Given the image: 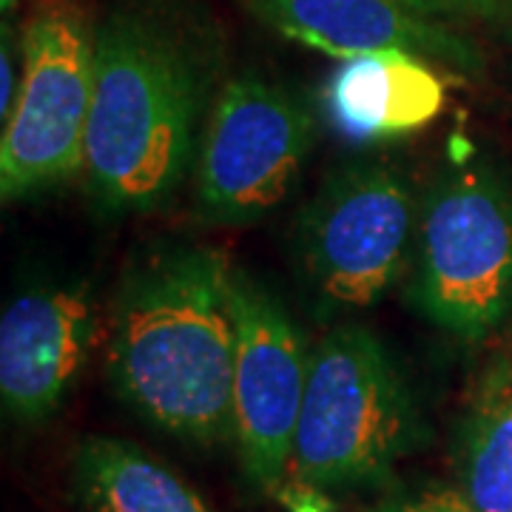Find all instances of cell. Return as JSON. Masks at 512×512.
Returning <instances> with one entry per match:
<instances>
[{"mask_svg": "<svg viewBox=\"0 0 512 512\" xmlns=\"http://www.w3.org/2000/svg\"><path fill=\"white\" fill-rule=\"evenodd\" d=\"M234 271L220 248L171 245L137 259L117 288L109 382L165 436L234 441Z\"/></svg>", "mask_w": 512, "mask_h": 512, "instance_id": "6da1fadb", "label": "cell"}, {"mask_svg": "<svg viewBox=\"0 0 512 512\" xmlns=\"http://www.w3.org/2000/svg\"><path fill=\"white\" fill-rule=\"evenodd\" d=\"M208 100L205 57L180 26L117 9L94 32L86 183L109 211H151L183 183Z\"/></svg>", "mask_w": 512, "mask_h": 512, "instance_id": "7a4b0ae2", "label": "cell"}, {"mask_svg": "<svg viewBox=\"0 0 512 512\" xmlns=\"http://www.w3.org/2000/svg\"><path fill=\"white\" fill-rule=\"evenodd\" d=\"M421 441L413 390L382 339L362 325L325 333L311 350L293 481L316 490L379 487Z\"/></svg>", "mask_w": 512, "mask_h": 512, "instance_id": "3957f363", "label": "cell"}, {"mask_svg": "<svg viewBox=\"0 0 512 512\" xmlns=\"http://www.w3.org/2000/svg\"><path fill=\"white\" fill-rule=\"evenodd\" d=\"M407 296L436 328L481 342L512 311V191L487 165H458L419 202Z\"/></svg>", "mask_w": 512, "mask_h": 512, "instance_id": "277c9868", "label": "cell"}, {"mask_svg": "<svg viewBox=\"0 0 512 512\" xmlns=\"http://www.w3.org/2000/svg\"><path fill=\"white\" fill-rule=\"evenodd\" d=\"M419 200L387 160L339 165L316 188L293 228V259L319 316L382 302L410 268Z\"/></svg>", "mask_w": 512, "mask_h": 512, "instance_id": "5b68a950", "label": "cell"}, {"mask_svg": "<svg viewBox=\"0 0 512 512\" xmlns=\"http://www.w3.org/2000/svg\"><path fill=\"white\" fill-rule=\"evenodd\" d=\"M311 109L271 80L242 74L217 94L197 146V205L211 222L251 225L293 194L316 146Z\"/></svg>", "mask_w": 512, "mask_h": 512, "instance_id": "8992f818", "label": "cell"}, {"mask_svg": "<svg viewBox=\"0 0 512 512\" xmlns=\"http://www.w3.org/2000/svg\"><path fill=\"white\" fill-rule=\"evenodd\" d=\"M20 43L23 80L0 137L3 202L35 197L86 171L94 103V32L86 20L40 15Z\"/></svg>", "mask_w": 512, "mask_h": 512, "instance_id": "52a82bcc", "label": "cell"}, {"mask_svg": "<svg viewBox=\"0 0 512 512\" xmlns=\"http://www.w3.org/2000/svg\"><path fill=\"white\" fill-rule=\"evenodd\" d=\"M234 444L245 478L279 493L291 476L311 350L285 305L245 271H234Z\"/></svg>", "mask_w": 512, "mask_h": 512, "instance_id": "ba28073f", "label": "cell"}, {"mask_svg": "<svg viewBox=\"0 0 512 512\" xmlns=\"http://www.w3.org/2000/svg\"><path fill=\"white\" fill-rule=\"evenodd\" d=\"M97 339L86 285L18 293L0 319V402L20 424H43L66 402Z\"/></svg>", "mask_w": 512, "mask_h": 512, "instance_id": "9c48e42d", "label": "cell"}, {"mask_svg": "<svg viewBox=\"0 0 512 512\" xmlns=\"http://www.w3.org/2000/svg\"><path fill=\"white\" fill-rule=\"evenodd\" d=\"M276 35L313 52L348 60L376 52H407L433 66L470 72L476 49L441 20L424 18L404 0H242Z\"/></svg>", "mask_w": 512, "mask_h": 512, "instance_id": "30bf717a", "label": "cell"}, {"mask_svg": "<svg viewBox=\"0 0 512 512\" xmlns=\"http://www.w3.org/2000/svg\"><path fill=\"white\" fill-rule=\"evenodd\" d=\"M447 86L439 69L407 52L339 60L322 89V114L350 146L390 143L439 120Z\"/></svg>", "mask_w": 512, "mask_h": 512, "instance_id": "8fae6325", "label": "cell"}, {"mask_svg": "<svg viewBox=\"0 0 512 512\" xmlns=\"http://www.w3.org/2000/svg\"><path fill=\"white\" fill-rule=\"evenodd\" d=\"M72 495L83 512H214L174 470L109 436L77 441Z\"/></svg>", "mask_w": 512, "mask_h": 512, "instance_id": "7c38bea8", "label": "cell"}, {"mask_svg": "<svg viewBox=\"0 0 512 512\" xmlns=\"http://www.w3.org/2000/svg\"><path fill=\"white\" fill-rule=\"evenodd\" d=\"M458 490L476 512H512V353L481 370L456 427Z\"/></svg>", "mask_w": 512, "mask_h": 512, "instance_id": "4fadbf2b", "label": "cell"}, {"mask_svg": "<svg viewBox=\"0 0 512 512\" xmlns=\"http://www.w3.org/2000/svg\"><path fill=\"white\" fill-rule=\"evenodd\" d=\"M373 512H476L458 487L447 484H421L413 490L384 498Z\"/></svg>", "mask_w": 512, "mask_h": 512, "instance_id": "5bb4252c", "label": "cell"}, {"mask_svg": "<svg viewBox=\"0 0 512 512\" xmlns=\"http://www.w3.org/2000/svg\"><path fill=\"white\" fill-rule=\"evenodd\" d=\"M23 80V43L15 49V32L3 23V46H0V114L3 120L15 109V100Z\"/></svg>", "mask_w": 512, "mask_h": 512, "instance_id": "9a60e30c", "label": "cell"}, {"mask_svg": "<svg viewBox=\"0 0 512 512\" xmlns=\"http://www.w3.org/2000/svg\"><path fill=\"white\" fill-rule=\"evenodd\" d=\"M276 495L291 512H330V501L325 490H316V487L302 484V481L285 484Z\"/></svg>", "mask_w": 512, "mask_h": 512, "instance_id": "2e32d148", "label": "cell"}, {"mask_svg": "<svg viewBox=\"0 0 512 512\" xmlns=\"http://www.w3.org/2000/svg\"><path fill=\"white\" fill-rule=\"evenodd\" d=\"M410 3L416 12H421L424 18H447V15H464V12H476L490 6L493 0H404Z\"/></svg>", "mask_w": 512, "mask_h": 512, "instance_id": "e0dca14e", "label": "cell"}]
</instances>
